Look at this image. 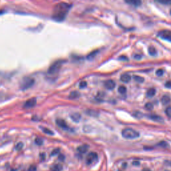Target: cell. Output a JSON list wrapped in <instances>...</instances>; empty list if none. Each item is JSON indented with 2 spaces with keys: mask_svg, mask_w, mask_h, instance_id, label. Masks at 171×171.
<instances>
[{
  "mask_svg": "<svg viewBox=\"0 0 171 171\" xmlns=\"http://www.w3.org/2000/svg\"><path fill=\"white\" fill-rule=\"evenodd\" d=\"M71 8V5L66 3H60L55 5L53 11L52 18L57 21H62L66 18L68 11Z\"/></svg>",
  "mask_w": 171,
  "mask_h": 171,
  "instance_id": "1",
  "label": "cell"
},
{
  "mask_svg": "<svg viewBox=\"0 0 171 171\" xmlns=\"http://www.w3.org/2000/svg\"><path fill=\"white\" fill-rule=\"evenodd\" d=\"M122 135L124 138L126 139H135L140 136V133L132 128H125L122 131Z\"/></svg>",
  "mask_w": 171,
  "mask_h": 171,
  "instance_id": "2",
  "label": "cell"
},
{
  "mask_svg": "<svg viewBox=\"0 0 171 171\" xmlns=\"http://www.w3.org/2000/svg\"><path fill=\"white\" fill-rule=\"evenodd\" d=\"M62 64L63 62L62 60H58L56 61V62H54L52 65L50 66V68H48V74L50 75L57 74V73L60 71L61 67L62 66Z\"/></svg>",
  "mask_w": 171,
  "mask_h": 171,
  "instance_id": "3",
  "label": "cell"
},
{
  "mask_svg": "<svg viewBox=\"0 0 171 171\" xmlns=\"http://www.w3.org/2000/svg\"><path fill=\"white\" fill-rule=\"evenodd\" d=\"M35 80L34 79L32 78H26L23 79L22 83L21 84V90H25L28 89V88H31L32 86L34 84Z\"/></svg>",
  "mask_w": 171,
  "mask_h": 171,
  "instance_id": "4",
  "label": "cell"
},
{
  "mask_svg": "<svg viewBox=\"0 0 171 171\" xmlns=\"http://www.w3.org/2000/svg\"><path fill=\"white\" fill-rule=\"evenodd\" d=\"M98 154L95 152H91L89 154H88L86 157V163L88 164H91L94 163V162H96L98 160Z\"/></svg>",
  "mask_w": 171,
  "mask_h": 171,
  "instance_id": "5",
  "label": "cell"
},
{
  "mask_svg": "<svg viewBox=\"0 0 171 171\" xmlns=\"http://www.w3.org/2000/svg\"><path fill=\"white\" fill-rule=\"evenodd\" d=\"M158 36L161 38L166 39L167 41L171 42V31L170 30H163L158 32Z\"/></svg>",
  "mask_w": 171,
  "mask_h": 171,
  "instance_id": "6",
  "label": "cell"
},
{
  "mask_svg": "<svg viewBox=\"0 0 171 171\" xmlns=\"http://www.w3.org/2000/svg\"><path fill=\"white\" fill-rule=\"evenodd\" d=\"M37 102V100L36 98H32L29 100H27L23 104V108H31L34 107Z\"/></svg>",
  "mask_w": 171,
  "mask_h": 171,
  "instance_id": "7",
  "label": "cell"
},
{
  "mask_svg": "<svg viewBox=\"0 0 171 171\" xmlns=\"http://www.w3.org/2000/svg\"><path fill=\"white\" fill-rule=\"evenodd\" d=\"M104 86L108 90H113L116 86V83L114 81L112 80H108L104 82Z\"/></svg>",
  "mask_w": 171,
  "mask_h": 171,
  "instance_id": "8",
  "label": "cell"
},
{
  "mask_svg": "<svg viewBox=\"0 0 171 171\" xmlns=\"http://www.w3.org/2000/svg\"><path fill=\"white\" fill-rule=\"evenodd\" d=\"M56 123L60 128H63V129H68V125H67L66 122L62 120V119H57Z\"/></svg>",
  "mask_w": 171,
  "mask_h": 171,
  "instance_id": "9",
  "label": "cell"
},
{
  "mask_svg": "<svg viewBox=\"0 0 171 171\" xmlns=\"http://www.w3.org/2000/svg\"><path fill=\"white\" fill-rule=\"evenodd\" d=\"M88 148H89V146L87 145H81L80 146H78V151L79 152V153L80 154H84L88 151Z\"/></svg>",
  "mask_w": 171,
  "mask_h": 171,
  "instance_id": "10",
  "label": "cell"
},
{
  "mask_svg": "<svg viewBox=\"0 0 171 171\" xmlns=\"http://www.w3.org/2000/svg\"><path fill=\"white\" fill-rule=\"evenodd\" d=\"M148 117H149V118L152 119V120H153L154 121L158 122V123H163V122H164V120L163 119V118L159 117V116L152 114V115L148 116Z\"/></svg>",
  "mask_w": 171,
  "mask_h": 171,
  "instance_id": "11",
  "label": "cell"
},
{
  "mask_svg": "<svg viewBox=\"0 0 171 171\" xmlns=\"http://www.w3.org/2000/svg\"><path fill=\"white\" fill-rule=\"evenodd\" d=\"M71 118L73 121L76 122V123H78L81 119V115L79 113H74V114H71Z\"/></svg>",
  "mask_w": 171,
  "mask_h": 171,
  "instance_id": "12",
  "label": "cell"
},
{
  "mask_svg": "<svg viewBox=\"0 0 171 171\" xmlns=\"http://www.w3.org/2000/svg\"><path fill=\"white\" fill-rule=\"evenodd\" d=\"M131 80V76L129 74H123L120 77V80L122 82H124V83H128V82H129Z\"/></svg>",
  "mask_w": 171,
  "mask_h": 171,
  "instance_id": "13",
  "label": "cell"
},
{
  "mask_svg": "<svg viewBox=\"0 0 171 171\" xmlns=\"http://www.w3.org/2000/svg\"><path fill=\"white\" fill-rule=\"evenodd\" d=\"M80 92H78V91H74L72 92L70 94L68 98L70 99H76L80 97Z\"/></svg>",
  "mask_w": 171,
  "mask_h": 171,
  "instance_id": "14",
  "label": "cell"
},
{
  "mask_svg": "<svg viewBox=\"0 0 171 171\" xmlns=\"http://www.w3.org/2000/svg\"><path fill=\"white\" fill-rule=\"evenodd\" d=\"M51 171H62V166L60 164H56L50 168Z\"/></svg>",
  "mask_w": 171,
  "mask_h": 171,
  "instance_id": "15",
  "label": "cell"
},
{
  "mask_svg": "<svg viewBox=\"0 0 171 171\" xmlns=\"http://www.w3.org/2000/svg\"><path fill=\"white\" fill-rule=\"evenodd\" d=\"M127 4H129L132 5L134 6H139L141 5V2L138 1V0H130V1H126Z\"/></svg>",
  "mask_w": 171,
  "mask_h": 171,
  "instance_id": "16",
  "label": "cell"
},
{
  "mask_svg": "<svg viewBox=\"0 0 171 171\" xmlns=\"http://www.w3.org/2000/svg\"><path fill=\"white\" fill-rule=\"evenodd\" d=\"M161 102H162V103L164 105L169 104L170 102V97L168 96H164L161 98Z\"/></svg>",
  "mask_w": 171,
  "mask_h": 171,
  "instance_id": "17",
  "label": "cell"
},
{
  "mask_svg": "<svg viewBox=\"0 0 171 171\" xmlns=\"http://www.w3.org/2000/svg\"><path fill=\"white\" fill-rule=\"evenodd\" d=\"M155 94H156V90L154 88H152L148 90L147 92H146V96L148 97H153L155 95Z\"/></svg>",
  "mask_w": 171,
  "mask_h": 171,
  "instance_id": "18",
  "label": "cell"
},
{
  "mask_svg": "<svg viewBox=\"0 0 171 171\" xmlns=\"http://www.w3.org/2000/svg\"><path fill=\"white\" fill-rule=\"evenodd\" d=\"M98 52V50H94V51H93L92 52H91L90 54H89V55H88V56H87V58L88 60L93 59L96 56Z\"/></svg>",
  "mask_w": 171,
  "mask_h": 171,
  "instance_id": "19",
  "label": "cell"
},
{
  "mask_svg": "<svg viewBox=\"0 0 171 171\" xmlns=\"http://www.w3.org/2000/svg\"><path fill=\"white\" fill-rule=\"evenodd\" d=\"M86 112V113L87 114L92 116V117H98V115L97 112L92 110H87Z\"/></svg>",
  "mask_w": 171,
  "mask_h": 171,
  "instance_id": "20",
  "label": "cell"
},
{
  "mask_svg": "<svg viewBox=\"0 0 171 171\" xmlns=\"http://www.w3.org/2000/svg\"><path fill=\"white\" fill-rule=\"evenodd\" d=\"M148 52L151 56H155V55H157V50L154 47L151 46L148 48Z\"/></svg>",
  "mask_w": 171,
  "mask_h": 171,
  "instance_id": "21",
  "label": "cell"
},
{
  "mask_svg": "<svg viewBox=\"0 0 171 171\" xmlns=\"http://www.w3.org/2000/svg\"><path fill=\"white\" fill-rule=\"evenodd\" d=\"M134 80L137 82H139V83H142L145 81V79L143 78L141 76H134Z\"/></svg>",
  "mask_w": 171,
  "mask_h": 171,
  "instance_id": "22",
  "label": "cell"
},
{
  "mask_svg": "<svg viewBox=\"0 0 171 171\" xmlns=\"http://www.w3.org/2000/svg\"><path fill=\"white\" fill-rule=\"evenodd\" d=\"M118 92L120 94H125L126 92V88L124 86H120V87L118 88Z\"/></svg>",
  "mask_w": 171,
  "mask_h": 171,
  "instance_id": "23",
  "label": "cell"
},
{
  "mask_svg": "<svg viewBox=\"0 0 171 171\" xmlns=\"http://www.w3.org/2000/svg\"><path fill=\"white\" fill-rule=\"evenodd\" d=\"M42 130H43V132H44V133H45L46 134H48V135H54V132L51 130H49L48 128H42Z\"/></svg>",
  "mask_w": 171,
  "mask_h": 171,
  "instance_id": "24",
  "label": "cell"
},
{
  "mask_svg": "<svg viewBox=\"0 0 171 171\" xmlns=\"http://www.w3.org/2000/svg\"><path fill=\"white\" fill-rule=\"evenodd\" d=\"M145 108L146 110H151L153 108V104H152V103H147L145 105Z\"/></svg>",
  "mask_w": 171,
  "mask_h": 171,
  "instance_id": "25",
  "label": "cell"
},
{
  "mask_svg": "<svg viewBox=\"0 0 171 171\" xmlns=\"http://www.w3.org/2000/svg\"><path fill=\"white\" fill-rule=\"evenodd\" d=\"M166 114L169 117V118H171V107H168L165 110Z\"/></svg>",
  "mask_w": 171,
  "mask_h": 171,
  "instance_id": "26",
  "label": "cell"
},
{
  "mask_svg": "<svg viewBox=\"0 0 171 171\" xmlns=\"http://www.w3.org/2000/svg\"><path fill=\"white\" fill-rule=\"evenodd\" d=\"M23 143L22 142H19L16 145V150H17V151H20V150H21V148H23Z\"/></svg>",
  "mask_w": 171,
  "mask_h": 171,
  "instance_id": "27",
  "label": "cell"
},
{
  "mask_svg": "<svg viewBox=\"0 0 171 171\" xmlns=\"http://www.w3.org/2000/svg\"><path fill=\"white\" fill-rule=\"evenodd\" d=\"M156 74H157V76H163L164 74V70H162V69H158L157 72H156Z\"/></svg>",
  "mask_w": 171,
  "mask_h": 171,
  "instance_id": "28",
  "label": "cell"
},
{
  "mask_svg": "<svg viewBox=\"0 0 171 171\" xmlns=\"http://www.w3.org/2000/svg\"><path fill=\"white\" fill-rule=\"evenodd\" d=\"M79 86H80V88H84L85 87H86V86H87V83H86V82H85V81H82L81 82L80 84H79Z\"/></svg>",
  "mask_w": 171,
  "mask_h": 171,
  "instance_id": "29",
  "label": "cell"
},
{
  "mask_svg": "<svg viewBox=\"0 0 171 171\" xmlns=\"http://www.w3.org/2000/svg\"><path fill=\"white\" fill-rule=\"evenodd\" d=\"M35 142L38 145H42V143H43V140L41 138H36V140H35Z\"/></svg>",
  "mask_w": 171,
  "mask_h": 171,
  "instance_id": "30",
  "label": "cell"
},
{
  "mask_svg": "<svg viewBox=\"0 0 171 171\" xmlns=\"http://www.w3.org/2000/svg\"><path fill=\"white\" fill-rule=\"evenodd\" d=\"M36 170H37V169H36V166L34 165H32L30 166L27 171H36Z\"/></svg>",
  "mask_w": 171,
  "mask_h": 171,
  "instance_id": "31",
  "label": "cell"
},
{
  "mask_svg": "<svg viewBox=\"0 0 171 171\" xmlns=\"http://www.w3.org/2000/svg\"><path fill=\"white\" fill-rule=\"evenodd\" d=\"M158 2L163 4H171V1H158Z\"/></svg>",
  "mask_w": 171,
  "mask_h": 171,
  "instance_id": "32",
  "label": "cell"
},
{
  "mask_svg": "<svg viewBox=\"0 0 171 171\" xmlns=\"http://www.w3.org/2000/svg\"><path fill=\"white\" fill-rule=\"evenodd\" d=\"M165 87H166L168 88H171V81H169V82H166Z\"/></svg>",
  "mask_w": 171,
  "mask_h": 171,
  "instance_id": "33",
  "label": "cell"
},
{
  "mask_svg": "<svg viewBox=\"0 0 171 171\" xmlns=\"http://www.w3.org/2000/svg\"><path fill=\"white\" fill-rule=\"evenodd\" d=\"M134 58L136 60H140V58H142V56H141V55H135V56H134Z\"/></svg>",
  "mask_w": 171,
  "mask_h": 171,
  "instance_id": "34",
  "label": "cell"
},
{
  "mask_svg": "<svg viewBox=\"0 0 171 171\" xmlns=\"http://www.w3.org/2000/svg\"><path fill=\"white\" fill-rule=\"evenodd\" d=\"M58 152H59V150L58 149H56V150H54V151L52 152V153H51V154L55 155L56 154L58 153Z\"/></svg>",
  "mask_w": 171,
  "mask_h": 171,
  "instance_id": "35",
  "label": "cell"
},
{
  "mask_svg": "<svg viewBox=\"0 0 171 171\" xmlns=\"http://www.w3.org/2000/svg\"><path fill=\"white\" fill-rule=\"evenodd\" d=\"M170 14H171V10H170Z\"/></svg>",
  "mask_w": 171,
  "mask_h": 171,
  "instance_id": "36",
  "label": "cell"
}]
</instances>
